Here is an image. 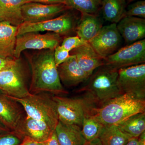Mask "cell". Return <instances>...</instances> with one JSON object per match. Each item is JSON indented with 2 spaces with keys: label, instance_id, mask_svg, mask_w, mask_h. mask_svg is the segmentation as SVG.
I'll list each match as a JSON object with an SVG mask.
<instances>
[{
  "label": "cell",
  "instance_id": "cell-21",
  "mask_svg": "<svg viewBox=\"0 0 145 145\" xmlns=\"http://www.w3.org/2000/svg\"><path fill=\"white\" fill-rule=\"evenodd\" d=\"M80 19L76 27L77 36L85 41L89 42L103 27L98 15L81 13Z\"/></svg>",
  "mask_w": 145,
  "mask_h": 145
},
{
  "label": "cell",
  "instance_id": "cell-11",
  "mask_svg": "<svg viewBox=\"0 0 145 145\" xmlns=\"http://www.w3.org/2000/svg\"><path fill=\"white\" fill-rule=\"evenodd\" d=\"M121 40L117 24L112 23L103 26L88 43L96 53L105 59L119 50Z\"/></svg>",
  "mask_w": 145,
  "mask_h": 145
},
{
  "label": "cell",
  "instance_id": "cell-28",
  "mask_svg": "<svg viewBox=\"0 0 145 145\" xmlns=\"http://www.w3.org/2000/svg\"><path fill=\"white\" fill-rule=\"evenodd\" d=\"M125 17H135L145 19V1H138L130 5L126 10Z\"/></svg>",
  "mask_w": 145,
  "mask_h": 145
},
{
  "label": "cell",
  "instance_id": "cell-38",
  "mask_svg": "<svg viewBox=\"0 0 145 145\" xmlns=\"http://www.w3.org/2000/svg\"><path fill=\"white\" fill-rule=\"evenodd\" d=\"M8 131H10L8 130L6 128L3 126L0 123V135L5 133L7 132Z\"/></svg>",
  "mask_w": 145,
  "mask_h": 145
},
{
  "label": "cell",
  "instance_id": "cell-8",
  "mask_svg": "<svg viewBox=\"0 0 145 145\" xmlns=\"http://www.w3.org/2000/svg\"><path fill=\"white\" fill-rule=\"evenodd\" d=\"M145 40L127 45L104 59V65L118 70L123 68L144 63Z\"/></svg>",
  "mask_w": 145,
  "mask_h": 145
},
{
  "label": "cell",
  "instance_id": "cell-25",
  "mask_svg": "<svg viewBox=\"0 0 145 145\" xmlns=\"http://www.w3.org/2000/svg\"><path fill=\"white\" fill-rule=\"evenodd\" d=\"M92 114L85 117L81 127L83 137L87 142L99 138L104 127Z\"/></svg>",
  "mask_w": 145,
  "mask_h": 145
},
{
  "label": "cell",
  "instance_id": "cell-19",
  "mask_svg": "<svg viewBox=\"0 0 145 145\" xmlns=\"http://www.w3.org/2000/svg\"><path fill=\"white\" fill-rule=\"evenodd\" d=\"M54 130L60 145H85L87 143L78 126L59 121Z\"/></svg>",
  "mask_w": 145,
  "mask_h": 145
},
{
  "label": "cell",
  "instance_id": "cell-20",
  "mask_svg": "<svg viewBox=\"0 0 145 145\" xmlns=\"http://www.w3.org/2000/svg\"><path fill=\"white\" fill-rule=\"evenodd\" d=\"M27 0H0V22L18 26L24 22L21 8Z\"/></svg>",
  "mask_w": 145,
  "mask_h": 145
},
{
  "label": "cell",
  "instance_id": "cell-17",
  "mask_svg": "<svg viewBox=\"0 0 145 145\" xmlns=\"http://www.w3.org/2000/svg\"><path fill=\"white\" fill-rule=\"evenodd\" d=\"M80 67L90 77L94 71L103 66L104 59L100 57L89 43L71 50Z\"/></svg>",
  "mask_w": 145,
  "mask_h": 145
},
{
  "label": "cell",
  "instance_id": "cell-24",
  "mask_svg": "<svg viewBox=\"0 0 145 145\" xmlns=\"http://www.w3.org/2000/svg\"><path fill=\"white\" fill-rule=\"evenodd\" d=\"M99 138L103 145H125L130 139L117 125L104 127Z\"/></svg>",
  "mask_w": 145,
  "mask_h": 145
},
{
  "label": "cell",
  "instance_id": "cell-35",
  "mask_svg": "<svg viewBox=\"0 0 145 145\" xmlns=\"http://www.w3.org/2000/svg\"><path fill=\"white\" fill-rule=\"evenodd\" d=\"M125 145H139V137L130 138Z\"/></svg>",
  "mask_w": 145,
  "mask_h": 145
},
{
  "label": "cell",
  "instance_id": "cell-2",
  "mask_svg": "<svg viewBox=\"0 0 145 145\" xmlns=\"http://www.w3.org/2000/svg\"><path fill=\"white\" fill-rule=\"evenodd\" d=\"M145 111V99L124 93L95 107L92 115L104 126L117 125L132 116Z\"/></svg>",
  "mask_w": 145,
  "mask_h": 145
},
{
  "label": "cell",
  "instance_id": "cell-4",
  "mask_svg": "<svg viewBox=\"0 0 145 145\" xmlns=\"http://www.w3.org/2000/svg\"><path fill=\"white\" fill-rule=\"evenodd\" d=\"M8 96L23 107L27 116L42 121L52 130H55L59 120L56 103L52 96L41 93H31L20 99Z\"/></svg>",
  "mask_w": 145,
  "mask_h": 145
},
{
  "label": "cell",
  "instance_id": "cell-26",
  "mask_svg": "<svg viewBox=\"0 0 145 145\" xmlns=\"http://www.w3.org/2000/svg\"><path fill=\"white\" fill-rule=\"evenodd\" d=\"M103 0H65V5L81 13L98 15Z\"/></svg>",
  "mask_w": 145,
  "mask_h": 145
},
{
  "label": "cell",
  "instance_id": "cell-16",
  "mask_svg": "<svg viewBox=\"0 0 145 145\" xmlns=\"http://www.w3.org/2000/svg\"><path fill=\"white\" fill-rule=\"evenodd\" d=\"M57 69L61 82L67 86L78 85L90 77L80 67L75 56L71 54Z\"/></svg>",
  "mask_w": 145,
  "mask_h": 145
},
{
  "label": "cell",
  "instance_id": "cell-1",
  "mask_svg": "<svg viewBox=\"0 0 145 145\" xmlns=\"http://www.w3.org/2000/svg\"><path fill=\"white\" fill-rule=\"evenodd\" d=\"M54 50H40L29 58L31 70L30 93H50L55 95L67 94L60 80L54 61Z\"/></svg>",
  "mask_w": 145,
  "mask_h": 145
},
{
  "label": "cell",
  "instance_id": "cell-23",
  "mask_svg": "<svg viewBox=\"0 0 145 145\" xmlns=\"http://www.w3.org/2000/svg\"><path fill=\"white\" fill-rule=\"evenodd\" d=\"M126 0H103L101 10L106 20L117 24L124 17Z\"/></svg>",
  "mask_w": 145,
  "mask_h": 145
},
{
  "label": "cell",
  "instance_id": "cell-7",
  "mask_svg": "<svg viewBox=\"0 0 145 145\" xmlns=\"http://www.w3.org/2000/svg\"><path fill=\"white\" fill-rule=\"evenodd\" d=\"M0 91L7 96L19 99L31 94L27 86L20 59L14 64L0 71Z\"/></svg>",
  "mask_w": 145,
  "mask_h": 145
},
{
  "label": "cell",
  "instance_id": "cell-30",
  "mask_svg": "<svg viewBox=\"0 0 145 145\" xmlns=\"http://www.w3.org/2000/svg\"><path fill=\"white\" fill-rule=\"evenodd\" d=\"M70 52L61 45H59L54 50V59L57 67L65 61L70 57Z\"/></svg>",
  "mask_w": 145,
  "mask_h": 145
},
{
  "label": "cell",
  "instance_id": "cell-32",
  "mask_svg": "<svg viewBox=\"0 0 145 145\" xmlns=\"http://www.w3.org/2000/svg\"><path fill=\"white\" fill-rule=\"evenodd\" d=\"M27 2H34L44 4H65V0H27Z\"/></svg>",
  "mask_w": 145,
  "mask_h": 145
},
{
  "label": "cell",
  "instance_id": "cell-31",
  "mask_svg": "<svg viewBox=\"0 0 145 145\" xmlns=\"http://www.w3.org/2000/svg\"><path fill=\"white\" fill-rule=\"evenodd\" d=\"M18 59L0 57V71L14 64Z\"/></svg>",
  "mask_w": 145,
  "mask_h": 145
},
{
  "label": "cell",
  "instance_id": "cell-29",
  "mask_svg": "<svg viewBox=\"0 0 145 145\" xmlns=\"http://www.w3.org/2000/svg\"><path fill=\"white\" fill-rule=\"evenodd\" d=\"M88 42L85 41L78 36H68L63 40L61 46L69 52L71 50L84 45Z\"/></svg>",
  "mask_w": 145,
  "mask_h": 145
},
{
  "label": "cell",
  "instance_id": "cell-15",
  "mask_svg": "<svg viewBox=\"0 0 145 145\" xmlns=\"http://www.w3.org/2000/svg\"><path fill=\"white\" fill-rule=\"evenodd\" d=\"M119 34L127 44L143 40L145 37V19L125 17L117 24Z\"/></svg>",
  "mask_w": 145,
  "mask_h": 145
},
{
  "label": "cell",
  "instance_id": "cell-6",
  "mask_svg": "<svg viewBox=\"0 0 145 145\" xmlns=\"http://www.w3.org/2000/svg\"><path fill=\"white\" fill-rule=\"evenodd\" d=\"M78 25V24H77ZM76 16L70 11L50 20L37 23L23 22L18 26L17 36L29 33L41 31L54 32L60 36H67L75 31Z\"/></svg>",
  "mask_w": 145,
  "mask_h": 145
},
{
  "label": "cell",
  "instance_id": "cell-36",
  "mask_svg": "<svg viewBox=\"0 0 145 145\" xmlns=\"http://www.w3.org/2000/svg\"><path fill=\"white\" fill-rule=\"evenodd\" d=\"M85 145H103L101 142L100 138H98L95 140L88 142Z\"/></svg>",
  "mask_w": 145,
  "mask_h": 145
},
{
  "label": "cell",
  "instance_id": "cell-14",
  "mask_svg": "<svg viewBox=\"0 0 145 145\" xmlns=\"http://www.w3.org/2000/svg\"><path fill=\"white\" fill-rule=\"evenodd\" d=\"M54 131L45 122L26 115L20 122L16 131L24 137H28L39 142H44L49 138Z\"/></svg>",
  "mask_w": 145,
  "mask_h": 145
},
{
  "label": "cell",
  "instance_id": "cell-3",
  "mask_svg": "<svg viewBox=\"0 0 145 145\" xmlns=\"http://www.w3.org/2000/svg\"><path fill=\"white\" fill-rule=\"evenodd\" d=\"M118 70L102 66L91 76L82 90L86 91L87 97L101 106L123 94L118 86Z\"/></svg>",
  "mask_w": 145,
  "mask_h": 145
},
{
  "label": "cell",
  "instance_id": "cell-12",
  "mask_svg": "<svg viewBox=\"0 0 145 145\" xmlns=\"http://www.w3.org/2000/svg\"><path fill=\"white\" fill-rule=\"evenodd\" d=\"M70 9L65 4L29 2L22 5L21 12L24 22L37 23L56 18Z\"/></svg>",
  "mask_w": 145,
  "mask_h": 145
},
{
  "label": "cell",
  "instance_id": "cell-33",
  "mask_svg": "<svg viewBox=\"0 0 145 145\" xmlns=\"http://www.w3.org/2000/svg\"><path fill=\"white\" fill-rule=\"evenodd\" d=\"M44 142L45 145H60L55 130L49 138Z\"/></svg>",
  "mask_w": 145,
  "mask_h": 145
},
{
  "label": "cell",
  "instance_id": "cell-27",
  "mask_svg": "<svg viewBox=\"0 0 145 145\" xmlns=\"http://www.w3.org/2000/svg\"><path fill=\"white\" fill-rule=\"evenodd\" d=\"M23 136L16 131H10L0 135V145H20Z\"/></svg>",
  "mask_w": 145,
  "mask_h": 145
},
{
  "label": "cell",
  "instance_id": "cell-10",
  "mask_svg": "<svg viewBox=\"0 0 145 145\" xmlns=\"http://www.w3.org/2000/svg\"><path fill=\"white\" fill-rule=\"evenodd\" d=\"M62 41V36L54 32L44 34L29 32L17 36L14 57L19 59L22 52L25 50H54Z\"/></svg>",
  "mask_w": 145,
  "mask_h": 145
},
{
  "label": "cell",
  "instance_id": "cell-13",
  "mask_svg": "<svg viewBox=\"0 0 145 145\" xmlns=\"http://www.w3.org/2000/svg\"><path fill=\"white\" fill-rule=\"evenodd\" d=\"M18 102L0 93V123L9 131H16L24 116Z\"/></svg>",
  "mask_w": 145,
  "mask_h": 145
},
{
  "label": "cell",
  "instance_id": "cell-22",
  "mask_svg": "<svg viewBox=\"0 0 145 145\" xmlns=\"http://www.w3.org/2000/svg\"><path fill=\"white\" fill-rule=\"evenodd\" d=\"M117 125L130 138H138L145 131V112L133 115Z\"/></svg>",
  "mask_w": 145,
  "mask_h": 145
},
{
  "label": "cell",
  "instance_id": "cell-18",
  "mask_svg": "<svg viewBox=\"0 0 145 145\" xmlns=\"http://www.w3.org/2000/svg\"><path fill=\"white\" fill-rule=\"evenodd\" d=\"M18 28L7 22H0V57L15 59Z\"/></svg>",
  "mask_w": 145,
  "mask_h": 145
},
{
  "label": "cell",
  "instance_id": "cell-37",
  "mask_svg": "<svg viewBox=\"0 0 145 145\" xmlns=\"http://www.w3.org/2000/svg\"><path fill=\"white\" fill-rule=\"evenodd\" d=\"M139 145H145V131L139 137Z\"/></svg>",
  "mask_w": 145,
  "mask_h": 145
},
{
  "label": "cell",
  "instance_id": "cell-5",
  "mask_svg": "<svg viewBox=\"0 0 145 145\" xmlns=\"http://www.w3.org/2000/svg\"><path fill=\"white\" fill-rule=\"evenodd\" d=\"M57 108L59 120L65 124L82 127L85 117L91 115L95 104L86 97L70 98L52 96Z\"/></svg>",
  "mask_w": 145,
  "mask_h": 145
},
{
  "label": "cell",
  "instance_id": "cell-9",
  "mask_svg": "<svg viewBox=\"0 0 145 145\" xmlns=\"http://www.w3.org/2000/svg\"><path fill=\"white\" fill-rule=\"evenodd\" d=\"M118 72L117 82L123 94L145 99V63L120 69Z\"/></svg>",
  "mask_w": 145,
  "mask_h": 145
},
{
  "label": "cell",
  "instance_id": "cell-34",
  "mask_svg": "<svg viewBox=\"0 0 145 145\" xmlns=\"http://www.w3.org/2000/svg\"><path fill=\"white\" fill-rule=\"evenodd\" d=\"M20 145H45V144L44 142H39L28 137H25L22 142Z\"/></svg>",
  "mask_w": 145,
  "mask_h": 145
},
{
  "label": "cell",
  "instance_id": "cell-39",
  "mask_svg": "<svg viewBox=\"0 0 145 145\" xmlns=\"http://www.w3.org/2000/svg\"><path fill=\"white\" fill-rule=\"evenodd\" d=\"M137 1V0H127V1L128 3L132 2L134 1Z\"/></svg>",
  "mask_w": 145,
  "mask_h": 145
}]
</instances>
